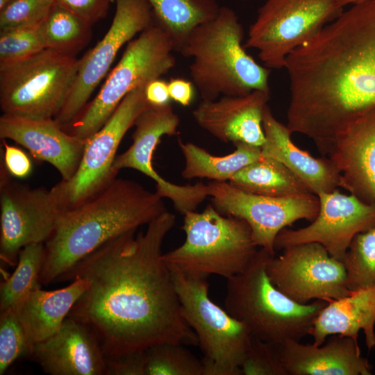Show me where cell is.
Instances as JSON below:
<instances>
[{
  "label": "cell",
  "instance_id": "3",
  "mask_svg": "<svg viewBox=\"0 0 375 375\" xmlns=\"http://www.w3.org/2000/svg\"><path fill=\"white\" fill-rule=\"evenodd\" d=\"M167 211L156 191L134 181L114 179L81 204L62 210L44 243L43 285L59 282L79 261L108 241L136 231Z\"/></svg>",
  "mask_w": 375,
  "mask_h": 375
},
{
  "label": "cell",
  "instance_id": "12",
  "mask_svg": "<svg viewBox=\"0 0 375 375\" xmlns=\"http://www.w3.org/2000/svg\"><path fill=\"white\" fill-rule=\"evenodd\" d=\"M0 162V258L15 266L24 247L49 239L60 210L51 190L16 181Z\"/></svg>",
  "mask_w": 375,
  "mask_h": 375
},
{
  "label": "cell",
  "instance_id": "9",
  "mask_svg": "<svg viewBox=\"0 0 375 375\" xmlns=\"http://www.w3.org/2000/svg\"><path fill=\"white\" fill-rule=\"evenodd\" d=\"M171 272L183 316L203 353V375L242 374L253 338L249 330L212 301L206 278Z\"/></svg>",
  "mask_w": 375,
  "mask_h": 375
},
{
  "label": "cell",
  "instance_id": "30",
  "mask_svg": "<svg viewBox=\"0 0 375 375\" xmlns=\"http://www.w3.org/2000/svg\"><path fill=\"white\" fill-rule=\"evenodd\" d=\"M92 26L56 3L41 24L45 48L76 56L91 39Z\"/></svg>",
  "mask_w": 375,
  "mask_h": 375
},
{
  "label": "cell",
  "instance_id": "40",
  "mask_svg": "<svg viewBox=\"0 0 375 375\" xmlns=\"http://www.w3.org/2000/svg\"><path fill=\"white\" fill-rule=\"evenodd\" d=\"M168 88L172 100L184 107L190 105L194 94L193 83L182 78H172L168 82Z\"/></svg>",
  "mask_w": 375,
  "mask_h": 375
},
{
  "label": "cell",
  "instance_id": "17",
  "mask_svg": "<svg viewBox=\"0 0 375 375\" xmlns=\"http://www.w3.org/2000/svg\"><path fill=\"white\" fill-rule=\"evenodd\" d=\"M317 196L319 209L316 218L306 227L283 229L275 239V251L317 242L342 261L354 237L375 227V204L342 194L338 189Z\"/></svg>",
  "mask_w": 375,
  "mask_h": 375
},
{
  "label": "cell",
  "instance_id": "24",
  "mask_svg": "<svg viewBox=\"0 0 375 375\" xmlns=\"http://www.w3.org/2000/svg\"><path fill=\"white\" fill-rule=\"evenodd\" d=\"M375 286L351 290L340 299H330L315 317L309 335L319 346L327 337L347 336L357 341L362 330L369 351L375 347Z\"/></svg>",
  "mask_w": 375,
  "mask_h": 375
},
{
  "label": "cell",
  "instance_id": "31",
  "mask_svg": "<svg viewBox=\"0 0 375 375\" xmlns=\"http://www.w3.org/2000/svg\"><path fill=\"white\" fill-rule=\"evenodd\" d=\"M203 365L183 344L162 343L144 351V375H203Z\"/></svg>",
  "mask_w": 375,
  "mask_h": 375
},
{
  "label": "cell",
  "instance_id": "34",
  "mask_svg": "<svg viewBox=\"0 0 375 375\" xmlns=\"http://www.w3.org/2000/svg\"><path fill=\"white\" fill-rule=\"evenodd\" d=\"M41 24L0 32V65L15 62L45 49Z\"/></svg>",
  "mask_w": 375,
  "mask_h": 375
},
{
  "label": "cell",
  "instance_id": "44",
  "mask_svg": "<svg viewBox=\"0 0 375 375\" xmlns=\"http://www.w3.org/2000/svg\"><path fill=\"white\" fill-rule=\"evenodd\" d=\"M243 1H248V0H243Z\"/></svg>",
  "mask_w": 375,
  "mask_h": 375
},
{
  "label": "cell",
  "instance_id": "20",
  "mask_svg": "<svg viewBox=\"0 0 375 375\" xmlns=\"http://www.w3.org/2000/svg\"><path fill=\"white\" fill-rule=\"evenodd\" d=\"M51 375H107L106 356L94 332L67 317L60 328L33 345L29 356Z\"/></svg>",
  "mask_w": 375,
  "mask_h": 375
},
{
  "label": "cell",
  "instance_id": "19",
  "mask_svg": "<svg viewBox=\"0 0 375 375\" xmlns=\"http://www.w3.org/2000/svg\"><path fill=\"white\" fill-rule=\"evenodd\" d=\"M270 92L255 90L241 96L202 100L192 112L196 123L219 141L261 147L265 141L264 110Z\"/></svg>",
  "mask_w": 375,
  "mask_h": 375
},
{
  "label": "cell",
  "instance_id": "23",
  "mask_svg": "<svg viewBox=\"0 0 375 375\" xmlns=\"http://www.w3.org/2000/svg\"><path fill=\"white\" fill-rule=\"evenodd\" d=\"M265 141L260 147L262 156L276 160L299 178L316 195L340 188V174L328 158H315L301 149L292 140V133L266 106L262 119Z\"/></svg>",
  "mask_w": 375,
  "mask_h": 375
},
{
  "label": "cell",
  "instance_id": "29",
  "mask_svg": "<svg viewBox=\"0 0 375 375\" xmlns=\"http://www.w3.org/2000/svg\"><path fill=\"white\" fill-rule=\"evenodd\" d=\"M44 257V244H31L20 251L14 272L1 284L0 312H16L33 290L41 288L40 275Z\"/></svg>",
  "mask_w": 375,
  "mask_h": 375
},
{
  "label": "cell",
  "instance_id": "2",
  "mask_svg": "<svg viewBox=\"0 0 375 375\" xmlns=\"http://www.w3.org/2000/svg\"><path fill=\"white\" fill-rule=\"evenodd\" d=\"M287 126L328 157L358 115L375 106V1L351 5L287 58Z\"/></svg>",
  "mask_w": 375,
  "mask_h": 375
},
{
  "label": "cell",
  "instance_id": "43",
  "mask_svg": "<svg viewBox=\"0 0 375 375\" xmlns=\"http://www.w3.org/2000/svg\"><path fill=\"white\" fill-rule=\"evenodd\" d=\"M14 0H0V11L4 9L10 3H11Z\"/></svg>",
  "mask_w": 375,
  "mask_h": 375
},
{
  "label": "cell",
  "instance_id": "28",
  "mask_svg": "<svg viewBox=\"0 0 375 375\" xmlns=\"http://www.w3.org/2000/svg\"><path fill=\"white\" fill-rule=\"evenodd\" d=\"M154 22L172 38L179 51L198 25L212 19L221 6L216 0H147Z\"/></svg>",
  "mask_w": 375,
  "mask_h": 375
},
{
  "label": "cell",
  "instance_id": "33",
  "mask_svg": "<svg viewBox=\"0 0 375 375\" xmlns=\"http://www.w3.org/2000/svg\"><path fill=\"white\" fill-rule=\"evenodd\" d=\"M32 345L12 310L0 312V375L17 359L30 356Z\"/></svg>",
  "mask_w": 375,
  "mask_h": 375
},
{
  "label": "cell",
  "instance_id": "8",
  "mask_svg": "<svg viewBox=\"0 0 375 375\" xmlns=\"http://www.w3.org/2000/svg\"><path fill=\"white\" fill-rule=\"evenodd\" d=\"M80 58L45 48L21 60L0 65L3 114L55 118L74 85Z\"/></svg>",
  "mask_w": 375,
  "mask_h": 375
},
{
  "label": "cell",
  "instance_id": "15",
  "mask_svg": "<svg viewBox=\"0 0 375 375\" xmlns=\"http://www.w3.org/2000/svg\"><path fill=\"white\" fill-rule=\"evenodd\" d=\"M266 270L272 283L299 303L312 300L328 301L351 292L342 262L332 257L317 242L286 248L277 257L271 255Z\"/></svg>",
  "mask_w": 375,
  "mask_h": 375
},
{
  "label": "cell",
  "instance_id": "16",
  "mask_svg": "<svg viewBox=\"0 0 375 375\" xmlns=\"http://www.w3.org/2000/svg\"><path fill=\"white\" fill-rule=\"evenodd\" d=\"M180 119L170 103L148 106L140 114L135 122L133 142L124 153L117 156L114 169H135L156 183V192L172 202L175 209L183 215L194 211L208 197V186L202 183L179 185L162 178L154 169V151L164 135H175Z\"/></svg>",
  "mask_w": 375,
  "mask_h": 375
},
{
  "label": "cell",
  "instance_id": "7",
  "mask_svg": "<svg viewBox=\"0 0 375 375\" xmlns=\"http://www.w3.org/2000/svg\"><path fill=\"white\" fill-rule=\"evenodd\" d=\"M175 44L155 22L130 41L96 97L65 129L86 140L99 130L134 89L161 78L176 65Z\"/></svg>",
  "mask_w": 375,
  "mask_h": 375
},
{
  "label": "cell",
  "instance_id": "38",
  "mask_svg": "<svg viewBox=\"0 0 375 375\" xmlns=\"http://www.w3.org/2000/svg\"><path fill=\"white\" fill-rule=\"evenodd\" d=\"M0 161L14 178H24L31 174L33 169L28 155L20 148L9 144L6 140H2Z\"/></svg>",
  "mask_w": 375,
  "mask_h": 375
},
{
  "label": "cell",
  "instance_id": "18",
  "mask_svg": "<svg viewBox=\"0 0 375 375\" xmlns=\"http://www.w3.org/2000/svg\"><path fill=\"white\" fill-rule=\"evenodd\" d=\"M0 138L26 149L36 159L49 162L60 173L62 181L76 172L85 140L72 135L54 118L33 119L2 114Z\"/></svg>",
  "mask_w": 375,
  "mask_h": 375
},
{
  "label": "cell",
  "instance_id": "41",
  "mask_svg": "<svg viewBox=\"0 0 375 375\" xmlns=\"http://www.w3.org/2000/svg\"><path fill=\"white\" fill-rule=\"evenodd\" d=\"M145 97L151 106H164L169 103L168 82L160 78L149 81L145 86Z\"/></svg>",
  "mask_w": 375,
  "mask_h": 375
},
{
  "label": "cell",
  "instance_id": "11",
  "mask_svg": "<svg viewBox=\"0 0 375 375\" xmlns=\"http://www.w3.org/2000/svg\"><path fill=\"white\" fill-rule=\"evenodd\" d=\"M145 86L129 92L109 119L85 140L79 166L67 181L61 180L50 190L60 211L76 207L92 198L117 178L114 162L118 147L140 114L148 106Z\"/></svg>",
  "mask_w": 375,
  "mask_h": 375
},
{
  "label": "cell",
  "instance_id": "25",
  "mask_svg": "<svg viewBox=\"0 0 375 375\" xmlns=\"http://www.w3.org/2000/svg\"><path fill=\"white\" fill-rule=\"evenodd\" d=\"M89 285L88 279L77 276L60 289L33 290L16 310L29 342L34 345L56 333Z\"/></svg>",
  "mask_w": 375,
  "mask_h": 375
},
{
  "label": "cell",
  "instance_id": "42",
  "mask_svg": "<svg viewBox=\"0 0 375 375\" xmlns=\"http://www.w3.org/2000/svg\"><path fill=\"white\" fill-rule=\"evenodd\" d=\"M338 1L340 5L344 8L345 6L348 5H353V4L363 2V1H375V0H338Z\"/></svg>",
  "mask_w": 375,
  "mask_h": 375
},
{
  "label": "cell",
  "instance_id": "4",
  "mask_svg": "<svg viewBox=\"0 0 375 375\" xmlns=\"http://www.w3.org/2000/svg\"><path fill=\"white\" fill-rule=\"evenodd\" d=\"M244 36L236 12L221 6L214 17L192 31L180 48L183 56L192 60L190 74L202 100L255 90L270 92V69L247 53Z\"/></svg>",
  "mask_w": 375,
  "mask_h": 375
},
{
  "label": "cell",
  "instance_id": "36",
  "mask_svg": "<svg viewBox=\"0 0 375 375\" xmlns=\"http://www.w3.org/2000/svg\"><path fill=\"white\" fill-rule=\"evenodd\" d=\"M55 3L56 0H14L0 11V31L39 24Z\"/></svg>",
  "mask_w": 375,
  "mask_h": 375
},
{
  "label": "cell",
  "instance_id": "37",
  "mask_svg": "<svg viewBox=\"0 0 375 375\" xmlns=\"http://www.w3.org/2000/svg\"><path fill=\"white\" fill-rule=\"evenodd\" d=\"M112 0H56L59 6L93 25L104 18Z\"/></svg>",
  "mask_w": 375,
  "mask_h": 375
},
{
  "label": "cell",
  "instance_id": "21",
  "mask_svg": "<svg viewBox=\"0 0 375 375\" xmlns=\"http://www.w3.org/2000/svg\"><path fill=\"white\" fill-rule=\"evenodd\" d=\"M328 157L340 172V188L375 204V106L344 128Z\"/></svg>",
  "mask_w": 375,
  "mask_h": 375
},
{
  "label": "cell",
  "instance_id": "32",
  "mask_svg": "<svg viewBox=\"0 0 375 375\" xmlns=\"http://www.w3.org/2000/svg\"><path fill=\"white\" fill-rule=\"evenodd\" d=\"M342 262L349 290L375 286V227L354 237Z\"/></svg>",
  "mask_w": 375,
  "mask_h": 375
},
{
  "label": "cell",
  "instance_id": "10",
  "mask_svg": "<svg viewBox=\"0 0 375 375\" xmlns=\"http://www.w3.org/2000/svg\"><path fill=\"white\" fill-rule=\"evenodd\" d=\"M343 10L338 0H266L249 28L244 47L256 49L268 69H283L292 51Z\"/></svg>",
  "mask_w": 375,
  "mask_h": 375
},
{
  "label": "cell",
  "instance_id": "27",
  "mask_svg": "<svg viewBox=\"0 0 375 375\" xmlns=\"http://www.w3.org/2000/svg\"><path fill=\"white\" fill-rule=\"evenodd\" d=\"M228 182L244 192L267 197H285L312 193L284 165L263 156L240 169Z\"/></svg>",
  "mask_w": 375,
  "mask_h": 375
},
{
  "label": "cell",
  "instance_id": "26",
  "mask_svg": "<svg viewBox=\"0 0 375 375\" xmlns=\"http://www.w3.org/2000/svg\"><path fill=\"white\" fill-rule=\"evenodd\" d=\"M178 145L185 162L181 176L186 179L229 181L240 169L262 157L260 147L242 142L235 144L236 149L233 152L220 156L192 142L180 140Z\"/></svg>",
  "mask_w": 375,
  "mask_h": 375
},
{
  "label": "cell",
  "instance_id": "14",
  "mask_svg": "<svg viewBox=\"0 0 375 375\" xmlns=\"http://www.w3.org/2000/svg\"><path fill=\"white\" fill-rule=\"evenodd\" d=\"M116 9L103 38L80 58L72 90L55 120L70 125L88 104L97 86L107 74L119 49L154 22L147 0H114Z\"/></svg>",
  "mask_w": 375,
  "mask_h": 375
},
{
  "label": "cell",
  "instance_id": "22",
  "mask_svg": "<svg viewBox=\"0 0 375 375\" xmlns=\"http://www.w3.org/2000/svg\"><path fill=\"white\" fill-rule=\"evenodd\" d=\"M281 358L288 375H371L372 366L362 357L358 342L334 335L317 346L289 340L281 344Z\"/></svg>",
  "mask_w": 375,
  "mask_h": 375
},
{
  "label": "cell",
  "instance_id": "35",
  "mask_svg": "<svg viewBox=\"0 0 375 375\" xmlns=\"http://www.w3.org/2000/svg\"><path fill=\"white\" fill-rule=\"evenodd\" d=\"M281 344L253 337L251 346L241 365L244 375H288L281 358Z\"/></svg>",
  "mask_w": 375,
  "mask_h": 375
},
{
  "label": "cell",
  "instance_id": "13",
  "mask_svg": "<svg viewBox=\"0 0 375 375\" xmlns=\"http://www.w3.org/2000/svg\"><path fill=\"white\" fill-rule=\"evenodd\" d=\"M208 185L214 207L224 215L244 220L256 245L273 255L275 239L283 229L300 219L312 222L319 209L318 197L312 193L274 197L244 192L228 181Z\"/></svg>",
  "mask_w": 375,
  "mask_h": 375
},
{
  "label": "cell",
  "instance_id": "1",
  "mask_svg": "<svg viewBox=\"0 0 375 375\" xmlns=\"http://www.w3.org/2000/svg\"><path fill=\"white\" fill-rule=\"evenodd\" d=\"M175 222L174 214L165 212L145 232L131 231L108 241L59 281L89 280L67 317L94 332L106 357L162 343L198 344L162 258V242Z\"/></svg>",
  "mask_w": 375,
  "mask_h": 375
},
{
  "label": "cell",
  "instance_id": "39",
  "mask_svg": "<svg viewBox=\"0 0 375 375\" xmlns=\"http://www.w3.org/2000/svg\"><path fill=\"white\" fill-rule=\"evenodd\" d=\"M107 375H144V351L106 357Z\"/></svg>",
  "mask_w": 375,
  "mask_h": 375
},
{
  "label": "cell",
  "instance_id": "5",
  "mask_svg": "<svg viewBox=\"0 0 375 375\" xmlns=\"http://www.w3.org/2000/svg\"><path fill=\"white\" fill-rule=\"evenodd\" d=\"M269 253L260 248L242 272L227 279L225 310L242 322L252 336L282 344L309 335L312 322L326 301L297 303L271 281L266 270Z\"/></svg>",
  "mask_w": 375,
  "mask_h": 375
},
{
  "label": "cell",
  "instance_id": "6",
  "mask_svg": "<svg viewBox=\"0 0 375 375\" xmlns=\"http://www.w3.org/2000/svg\"><path fill=\"white\" fill-rule=\"evenodd\" d=\"M183 216L185 241L162 256L171 270L227 280L246 269L256 256L258 247L244 220L224 215L212 204L201 212L188 211Z\"/></svg>",
  "mask_w": 375,
  "mask_h": 375
}]
</instances>
